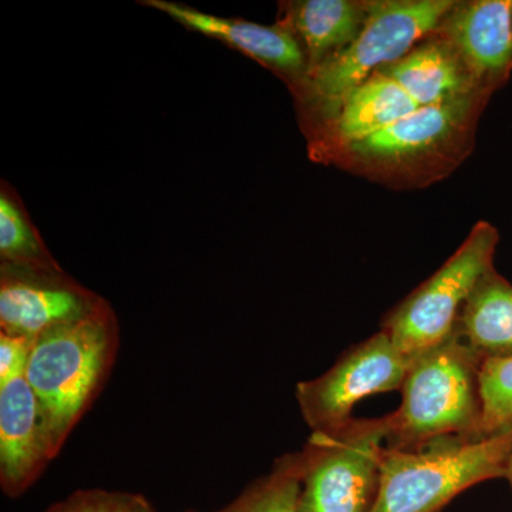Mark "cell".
Wrapping results in <instances>:
<instances>
[{
	"label": "cell",
	"mask_w": 512,
	"mask_h": 512,
	"mask_svg": "<svg viewBox=\"0 0 512 512\" xmlns=\"http://www.w3.org/2000/svg\"><path fill=\"white\" fill-rule=\"evenodd\" d=\"M491 94L420 107L379 133L322 158L350 173L392 187H424L453 173L474 147L476 128Z\"/></svg>",
	"instance_id": "obj_1"
},
{
	"label": "cell",
	"mask_w": 512,
	"mask_h": 512,
	"mask_svg": "<svg viewBox=\"0 0 512 512\" xmlns=\"http://www.w3.org/2000/svg\"><path fill=\"white\" fill-rule=\"evenodd\" d=\"M119 349V319L106 299L35 340L25 379L39 402L53 460L106 386Z\"/></svg>",
	"instance_id": "obj_2"
},
{
	"label": "cell",
	"mask_w": 512,
	"mask_h": 512,
	"mask_svg": "<svg viewBox=\"0 0 512 512\" xmlns=\"http://www.w3.org/2000/svg\"><path fill=\"white\" fill-rule=\"evenodd\" d=\"M484 360L454 333L410 363L402 404L387 416L386 447L410 450L444 437L484 440Z\"/></svg>",
	"instance_id": "obj_3"
},
{
	"label": "cell",
	"mask_w": 512,
	"mask_h": 512,
	"mask_svg": "<svg viewBox=\"0 0 512 512\" xmlns=\"http://www.w3.org/2000/svg\"><path fill=\"white\" fill-rule=\"evenodd\" d=\"M454 3L456 0H367L365 23L356 39L292 90L305 130L328 121L355 87L436 32Z\"/></svg>",
	"instance_id": "obj_4"
},
{
	"label": "cell",
	"mask_w": 512,
	"mask_h": 512,
	"mask_svg": "<svg viewBox=\"0 0 512 512\" xmlns=\"http://www.w3.org/2000/svg\"><path fill=\"white\" fill-rule=\"evenodd\" d=\"M512 434L484 440L444 437L410 450L384 447L372 512H439L467 488L505 478Z\"/></svg>",
	"instance_id": "obj_5"
},
{
	"label": "cell",
	"mask_w": 512,
	"mask_h": 512,
	"mask_svg": "<svg viewBox=\"0 0 512 512\" xmlns=\"http://www.w3.org/2000/svg\"><path fill=\"white\" fill-rule=\"evenodd\" d=\"M387 416L349 419L312 431L292 453L298 471V512H372L382 478Z\"/></svg>",
	"instance_id": "obj_6"
},
{
	"label": "cell",
	"mask_w": 512,
	"mask_h": 512,
	"mask_svg": "<svg viewBox=\"0 0 512 512\" xmlns=\"http://www.w3.org/2000/svg\"><path fill=\"white\" fill-rule=\"evenodd\" d=\"M498 241L494 225L477 222L446 264L386 316L383 332L410 363L454 335L471 292L494 268Z\"/></svg>",
	"instance_id": "obj_7"
},
{
	"label": "cell",
	"mask_w": 512,
	"mask_h": 512,
	"mask_svg": "<svg viewBox=\"0 0 512 512\" xmlns=\"http://www.w3.org/2000/svg\"><path fill=\"white\" fill-rule=\"evenodd\" d=\"M410 362L380 330L343 353L328 372L296 386L303 420L312 431L330 429L352 419L360 400L402 389Z\"/></svg>",
	"instance_id": "obj_8"
},
{
	"label": "cell",
	"mask_w": 512,
	"mask_h": 512,
	"mask_svg": "<svg viewBox=\"0 0 512 512\" xmlns=\"http://www.w3.org/2000/svg\"><path fill=\"white\" fill-rule=\"evenodd\" d=\"M103 299L64 271L32 272L0 266L2 333L36 340L89 315Z\"/></svg>",
	"instance_id": "obj_9"
},
{
	"label": "cell",
	"mask_w": 512,
	"mask_h": 512,
	"mask_svg": "<svg viewBox=\"0 0 512 512\" xmlns=\"http://www.w3.org/2000/svg\"><path fill=\"white\" fill-rule=\"evenodd\" d=\"M493 96L512 74V0L456 2L436 30Z\"/></svg>",
	"instance_id": "obj_10"
},
{
	"label": "cell",
	"mask_w": 512,
	"mask_h": 512,
	"mask_svg": "<svg viewBox=\"0 0 512 512\" xmlns=\"http://www.w3.org/2000/svg\"><path fill=\"white\" fill-rule=\"evenodd\" d=\"M144 6L160 10L184 28L220 40L281 76L291 90L301 86L309 67L298 39L281 23L266 26L237 18H221L170 0H144Z\"/></svg>",
	"instance_id": "obj_11"
},
{
	"label": "cell",
	"mask_w": 512,
	"mask_h": 512,
	"mask_svg": "<svg viewBox=\"0 0 512 512\" xmlns=\"http://www.w3.org/2000/svg\"><path fill=\"white\" fill-rule=\"evenodd\" d=\"M53 461L39 402L25 377L0 387V488L22 497Z\"/></svg>",
	"instance_id": "obj_12"
},
{
	"label": "cell",
	"mask_w": 512,
	"mask_h": 512,
	"mask_svg": "<svg viewBox=\"0 0 512 512\" xmlns=\"http://www.w3.org/2000/svg\"><path fill=\"white\" fill-rule=\"evenodd\" d=\"M403 87L387 74L373 73L343 99L325 123L306 131L313 160L379 133L420 109Z\"/></svg>",
	"instance_id": "obj_13"
},
{
	"label": "cell",
	"mask_w": 512,
	"mask_h": 512,
	"mask_svg": "<svg viewBox=\"0 0 512 512\" xmlns=\"http://www.w3.org/2000/svg\"><path fill=\"white\" fill-rule=\"evenodd\" d=\"M377 72L387 74L421 107L484 92L457 50L437 32Z\"/></svg>",
	"instance_id": "obj_14"
},
{
	"label": "cell",
	"mask_w": 512,
	"mask_h": 512,
	"mask_svg": "<svg viewBox=\"0 0 512 512\" xmlns=\"http://www.w3.org/2000/svg\"><path fill=\"white\" fill-rule=\"evenodd\" d=\"M366 15L367 0H296L279 3L276 22L298 39L311 73L356 39Z\"/></svg>",
	"instance_id": "obj_15"
},
{
	"label": "cell",
	"mask_w": 512,
	"mask_h": 512,
	"mask_svg": "<svg viewBox=\"0 0 512 512\" xmlns=\"http://www.w3.org/2000/svg\"><path fill=\"white\" fill-rule=\"evenodd\" d=\"M454 333L483 360L512 357V285L495 268L471 292Z\"/></svg>",
	"instance_id": "obj_16"
},
{
	"label": "cell",
	"mask_w": 512,
	"mask_h": 512,
	"mask_svg": "<svg viewBox=\"0 0 512 512\" xmlns=\"http://www.w3.org/2000/svg\"><path fill=\"white\" fill-rule=\"evenodd\" d=\"M0 261L3 268L63 272L33 224L18 191L2 181L0 188Z\"/></svg>",
	"instance_id": "obj_17"
},
{
	"label": "cell",
	"mask_w": 512,
	"mask_h": 512,
	"mask_svg": "<svg viewBox=\"0 0 512 512\" xmlns=\"http://www.w3.org/2000/svg\"><path fill=\"white\" fill-rule=\"evenodd\" d=\"M298 471L292 454L276 461L268 476L259 478L232 503L208 512H298ZM184 512H205L187 508Z\"/></svg>",
	"instance_id": "obj_18"
},
{
	"label": "cell",
	"mask_w": 512,
	"mask_h": 512,
	"mask_svg": "<svg viewBox=\"0 0 512 512\" xmlns=\"http://www.w3.org/2000/svg\"><path fill=\"white\" fill-rule=\"evenodd\" d=\"M480 386L484 439L512 434V357L484 360Z\"/></svg>",
	"instance_id": "obj_19"
},
{
	"label": "cell",
	"mask_w": 512,
	"mask_h": 512,
	"mask_svg": "<svg viewBox=\"0 0 512 512\" xmlns=\"http://www.w3.org/2000/svg\"><path fill=\"white\" fill-rule=\"evenodd\" d=\"M43 512H156L144 494L87 488L50 505Z\"/></svg>",
	"instance_id": "obj_20"
},
{
	"label": "cell",
	"mask_w": 512,
	"mask_h": 512,
	"mask_svg": "<svg viewBox=\"0 0 512 512\" xmlns=\"http://www.w3.org/2000/svg\"><path fill=\"white\" fill-rule=\"evenodd\" d=\"M35 340L0 332V387L25 377Z\"/></svg>",
	"instance_id": "obj_21"
},
{
	"label": "cell",
	"mask_w": 512,
	"mask_h": 512,
	"mask_svg": "<svg viewBox=\"0 0 512 512\" xmlns=\"http://www.w3.org/2000/svg\"><path fill=\"white\" fill-rule=\"evenodd\" d=\"M505 478H507V480L510 481V485L512 488V454L510 460H508L507 471H505Z\"/></svg>",
	"instance_id": "obj_22"
}]
</instances>
